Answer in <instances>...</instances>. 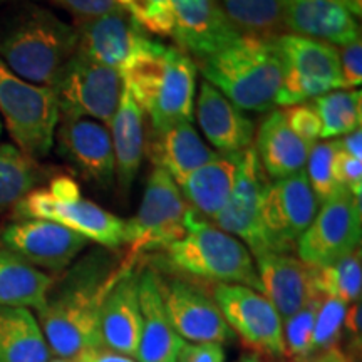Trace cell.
Wrapping results in <instances>:
<instances>
[{"label":"cell","mask_w":362,"mask_h":362,"mask_svg":"<svg viewBox=\"0 0 362 362\" xmlns=\"http://www.w3.org/2000/svg\"><path fill=\"white\" fill-rule=\"evenodd\" d=\"M126 265L136 264L126 262L116 250L98 247L76 262L57 285L54 282L39 310V325L52 354L71 359L103 347L101 307Z\"/></svg>","instance_id":"cell-1"},{"label":"cell","mask_w":362,"mask_h":362,"mask_svg":"<svg viewBox=\"0 0 362 362\" xmlns=\"http://www.w3.org/2000/svg\"><path fill=\"white\" fill-rule=\"evenodd\" d=\"M0 13V61L33 84L52 88L78 49V29L35 2L7 6Z\"/></svg>","instance_id":"cell-2"},{"label":"cell","mask_w":362,"mask_h":362,"mask_svg":"<svg viewBox=\"0 0 362 362\" xmlns=\"http://www.w3.org/2000/svg\"><path fill=\"white\" fill-rule=\"evenodd\" d=\"M203 79L243 111L275 107L284 78L277 40L240 37L221 51L193 61Z\"/></svg>","instance_id":"cell-3"},{"label":"cell","mask_w":362,"mask_h":362,"mask_svg":"<svg viewBox=\"0 0 362 362\" xmlns=\"http://www.w3.org/2000/svg\"><path fill=\"white\" fill-rule=\"evenodd\" d=\"M163 265L176 275L247 285L262 292L255 260L245 243L189 208L183 238L163 250Z\"/></svg>","instance_id":"cell-4"},{"label":"cell","mask_w":362,"mask_h":362,"mask_svg":"<svg viewBox=\"0 0 362 362\" xmlns=\"http://www.w3.org/2000/svg\"><path fill=\"white\" fill-rule=\"evenodd\" d=\"M19 218L51 220L83 235L99 247L119 250L124 247L126 220L81 197L79 185L69 176H57L47 188H35L17 203Z\"/></svg>","instance_id":"cell-5"},{"label":"cell","mask_w":362,"mask_h":362,"mask_svg":"<svg viewBox=\"0 0 362 362\" xmlns=\"http://www.w3.org/2000/svg\"><path fill=\"white\" fill-rule=\"evenodd\" d=\"M61 119L52 88L33 84L8 71L0 61V121L13 146L33 160H44L54 148Z\"/></svg>","instance_id":"cell-6"},{"label":"cell","mask_w":362,"mask_h":362,"mask_svg":"<svg viewBox=\"0 0 362 362\" xmlns=\"http://www.w3.org/2000/svg\"><path fill=\"white\" fill-rule=\"evenodd\" d=\"M188 210L175 180L155 166L146 181L138 214L126 220L124 247H128V253L124 260L136 264L143 253L163 252L183 238Z\"/></svg>","instance_id":"cell-7"},{"label":"cell","mask_w":362,"mask_h":362,"mask_svg":"<svg viewBox=\"0 0 362 362\" xmlns=\"http://www.w3.org/2000/svg\"><path fill=\"white\" fill-rule=\"evenodd\" d=\"M284 78L275 106L309 103L329 90L341 89V67L336 45L302 35L277 39Z\"/></svg>","instance_id":"cell-8"},{"label":"cell","mask_w":362,"mask_h":362,"mask_svg":"<svg viewBox=\"0 0 362 362\" xmlns=\"http://www.w3.org/2000/svg\"><path fill=\"white\" fill-rule=\"evenodd\" d=\"M52 90L61 117H89L110 129L123 83L119 71L74 54L57 76Z\"/></svg>","instance_id":"cell-9"},{"label":"cell","mask_w":362,"mask_h":362,"mask_svg":"<svg viewBox=\"0 0 362 362\" xmlns=\"http://www.w3.org/2000/svg\"><path fill=\"white\" fill-rule=\"evenodd\" d=\"M361 232V197L342 188L319 206L314 221L298 238L297 255L310 267L332 265L359 248Z\"/></svg>","instance_id":"cell-10"},{"label":"cell","mask_w":362,"mask_h":362,"mask_svg":"<svg viewBox=\"0 0 362 362\" xmlns=\"http://www.w3.org/2000/svg\"><path fill=\"white\" fill-rule=\"evenodd\" d=\"M305 170L270 181L260 208V223L270 253H291L319 211Z\"/></svg>","instance_id":"cell-11"},{"label":"cell","mask_w":362,"mask_h":362,"mask_svg":"<svg viewBox=\"0 0 362 362\" xmlns=\"http://www.w3.org/2000/svg\"><path fill=\"white\" fill-rule=\"evenodd\" d=\"M214 300L245 346L270 357L285 356L282 317L264 293L247 285L216 284Z\"/></svg>","instance_id":"cell-12"},{"label":"cell","mask_w":362,"mask_h":362,"mask_svg":"<svg viewBox=\"0 0 362 362\" xmlns=\"http://www.w3.org/2000/svg\"><path fill=\"white\" fill-rule=\"evenodd\" d=\"M158 275L166 315L175 332L189 342H228L233 330L215 300L200 285L181 275Z\"/></svg>","instance_id":"cell-13"},{"label":"cell","mask_w":362,"mask_h":362,"mask_svg":"<svg viewBox=\"0 0 362 362\" xmlns=\"http://www.w3.org/2000/svg\"><path fill=\"white\" fill-rule=\"evenodd\" d=\"M270 180L267 176L255 148L240 153L238 170L228 202L214 221L223 232L242 238L253 257L269 252L260 223V208Z\"/></svg>","instance_id":"cell-14"},{"label":"cell","mask_w":362,"mask_h":362,"mask_svg":"<svg viewBox=\"0 0 362 362\" xmlns=\"http://www.w3.org/2000/svg\"><path fill=\"white\" fill-rule=\"evenodd\" d=\"M88 245L83 235L51 220L22 218L0 230V247L39 270H66Z\"/></svg>","instance_id":"cell-15"},{"label":"cell","mask_w":362,"mask_h":362,"mask_svg":"<svg viewBox=\"0 0 362 362\" xmlns=\"http://www.w3.org/2000/svg\"><path fill=\"white\" fill-rule=\"evenodd\" d=\"M54 146L86 181L110 188L116 178L111 133L99 121L89 117H61Z\"/></svg>","instance_id":"cell-16"},{"label":"cell","mask_w":362,"mask_h":362,"mask_svg":"<svg viewBox=\"0 0 362 362\" xmlns=\"http://www.w3.org/2000/svg\"><path fill=\"white\" fill-rule=\"evenodd\" d=\"M176 47L193 61L215 54L240 35L225 19L218 0H171Z\"/></svg>","instance_id":"cell-17"},{"label":"cell","mask_w":362,"mask_h":362,"mask_svg":"<svg viewBox=\"0 0 362 362\" xmlns=\"http://www.w3.org/2000/svg\"><path fill=\"white\" fill-rule=\"evenodd\" d=\"M194 117L218 155H237L253 146L255 123L205 79L194 104Z\"/></svg>","instance_id":"cell-18"},{"label":"cell","mask_w":362,"mask_h":362,"mask_svg":"<svg viewBox=\"0 0 362 362\" xmlns=\"http://www.w3.org/2000/svg\"><path fill=\"white\" fill-rule=\"evenodd\" d=\"M103 346L117 354L138 356L141 337V309L138 298V272L126 265L107 292L101 307Z\"/></svg>","instance_id":"cell-19"},{"label":"cell","mask_w":362,"mask_h":362,"mask_svg":"<svg viewBox=\"0 0 362 362\" xmlns=\"http://www.w3.org/2000/svg\"><path fill=\"white\" fill-rule=\"evenodd\" d=\"M288 34L324 40L342 47L361 39L359 21L342 0H284Z\"/></svg>","instance_id":"cell-20"},{"label":"cell","mask_w":362,"mask_h":362,"mask_svg":"<svg viewBox=\"0 0 362 362\" xmlns=\"http://www.w3.org/2000/svg\"><path fill=\"white\" fill-rule=\"evenodd\" d=\"M262 293L282 319L300 310L319 296L312 285V267L291 253H265L255 259Z\"/></svg>","instance_id":"cell-21"},{"label":"cell","mask_w":362,"mask_h":362,"mask_svg":"<svg viewBox=\"0 0 362 362\" xmlns=\"http://www.w3.org/2000/svg\"><path fill=\"white\" fill-rule=\"evenodd\" d=\"M197 66L193 59L176 45H168L165 79L146 116L149 131H163L176 123H193Z\"/></svg>","instance_id":"cell-22"},{"label":"cell","mask_w":362,"mask_h":362,"mask_svg":"<svg viewBox=\"0 0 362 362\" xmlns=\"http://www.w3.org/2000/svg\"><path fill=\"white\" fill-rule=\"evenodd\" d=\"M138 298L141 337L136 359L139 362H176L185 341L171 327L155 269L148 267L138 272Z\"/></svg>","instance_id":"cell-23"},{"label":"cell","mask_w":362,"mask_h":362,"mask_svg":"<svg viewBox=\"0 0 362 362\" xmlns=\"http://www.w3.org/2000/svg\"><path fill=\"white\" fill-rule=\"evenodd\" d=\"M74 25L78 29L76 54L116 71L124 64L139 37L146 34L129 12L107 13Z\"/></svg>","instance_id":"cell-24"},{"label":"cell","mask_w":362,"mask_h":362,"mask_svg":"<svg viewBox=\"0 0 362 362\" xmlns=\"http://www.w3.org/2000/svg\"><path fill=\"white\" fill-rule=\"evenodd\" d=\"M144 146H148V156L155 166L165 170L176 185L218 155L203 141L189 121L176 123L163 131H149Z\"/></svg>","instance_id":"cell-25"},{"label":"cell","mask_w":362,"mask_h":362,"mask_svg":"<svg viewBox=\"0 0 362 362\" xmlns=\"http://www.w3.org/2000/svg\"><path fill=\"white\" fill-rule=\"evenodd\" d=\"M255 151L270 181L288 178L305 170L312 144L297 136L282 110H272L255 129Z\"/></svg>","instance_id":"cell-26"},{"label":"cell","mask_w":362,"mask_h":362,"mask_svg":"<svg viewBox=\"0 0 362 362\" xmlns=\"http://www.w3.org/2000/svg\"><path fill=\"white\" fill-rule=\"evenodd\" d=\"M240 153L216 155L178 185L185 202L203 218L214 220L223 210L232 193Z\"/></svg>","instance_id":"cell-27"},{"label":"cell","mask_w":362,"mask_h":362,"mask_svg":"<svg viewBox=\"0 0 362 362\" xmlns=\"http://www.w3.org/2000/svg\"><path fill=\"white\" fill-rule=\"evenodd\" d=\"M111 141L117 185L123 192L133 187L144 155V112L123 86L119 106L112 117Z\"/></svg>","instance_id":"cell-28"},{"label":"cell","mask_w":362,"mask_h":362,"mask_svg":"<svg viewBox=\"0 0 362 362\" xmlns=\"http://www.w3.org/2000/svg\"><path fill=\"white\" fill-rule=\"evenodd\" d=\"M166 62H168V45L144 34L136 42L124 64L119 67L121 83L129 90L144 115L161 88Z\"/></svg>","instance_id":"cell-29"},{"label":"cell","mask_w":362,"mask_h":362,"mask_svg":"<svg viewBox=\"0 0 362 362\" xmlns=\"http://www.w3.org/2000/svg\"><path fill=\"white\" fill-rule=\"evenodd\" d=\"M0 362H51V351L27 307H0Z\"/></svg>","instance_id":"cell-30"},{"label":"cell","mask_w":362,"mask_h":362,"mask_svg":"<svg viewBox=\"0 0 362 362\" xmlns=\"http://www.w3.org/2000/svg\"><path fill=\"white\" fill-rule=\"evenodd\" d=\"M54 282L52 275L0 247V307H33L39 312Z\"/></svg>","instance_id":"cell-31"},{"label":"cell","mask_w":362,"mask_h":362,"mask_svg":"<svg viewBox=\"0 0 362 362\" xmlns=\"http://www.w3.org/2000/svg\"><path fill=\"white\" fill-rule=\"evenodd\" d=\"M218 4L240 37L274 42L288 34L284 0H218Z\"/></svg>","instance_id":"cell-32"},{"label":"cell","mask_w":362,"mask_h":362,"mask_svg":"<svg viewBox=\"0 0 362 362\" xmlns=\"http://www.w3.org/2000/svg\"><path fill=\"white\" fill-rule=\"evenodd\" d=\"M310 103L320 119V139L341 138L361 128V89H334Z\"/></svg>","instance_id":"cell-33"},{"label":"cell","mask_w":362,"mask_h":362,"mask_svg":"<svg viewBox=\"0 0 362 362\" xmlns=\"http://www.w3.org/2000/svg\"><path fill=\"white\" fill-rule=\"evenodd\" d=\"M312 285L320 297L342 300L344 304H356L362 291L361 250L349 253L336 264L312 267Z\"/></svg>","instance_id":"cell-34"},{"label":"cell","mask_w":362,"mask_h":362,"mask_svg":"<svg viewBox=\"0 0 362 362\" xmlns=\"http://www.w3.org/2000/svg\"><path fill=\"white\" fill-rule=\"evenodd\" d=\"M40 178L37 161L13 144H0V208L16 206L35 189Z\"/></svg>","instance_id":"cell-35"},{"label":"cell","mask_w":362,"mask_h":362,"mask_svg":"<svg viewBox=\"0 0 362 362\" xmlns=\"http://www.w3.org/2000/svg\"><path fill=\"white\" fill-rule=\"evenodd\" d=\"M334 151H336L334 139H322V141L312 144L309 158H307V181H309L312 193H314L319 205H322L330 197H334L339 189H342L336 183L332 175Z\"/></svg>","instance_id":"cell-36"},{"label":"cell","mask_w":362,"mask_h":362,"mask_svg":"<svg viewBox=\"0 0 362 362\" xmlns=\"http://www.w3.org/2000/svg\"><path fill=\"white\" fill-rule=\"evenodd\" d=\"M322 298L324 297L320 296L310 298L300 310H297L296 314L285 319L287 320L284 329L285 356H291L292 359H305V357H310L315 317L317 312H319Z\"/></svg>","instance_id":"cell-37"},{"label":"cell","mask_w":362,"mask_h":362,"mask_svg":"<svg viewBox=\"0 0 362 362\" xmlns=\"http://www.w3.org/2000/svg\"><path fill=\"white\" fill-rule=\"evenodd\" d=\"M347 304L337 298L325 297L320 302L319 312L315 317L314 336H312V354L329 351L336 347L344 329Z\"/></svg>","instance_id":"cell-38"},{"label":"cell","mask_w":362,"mask_h":362,"mask_svg":"<svg viewBox=\"0 0 362 362\" xmlns=\"http://www.w3.org/2000/svg\"><path fill=\"white\" fill-rule=\"evenodd\" d=\"M129 16L146 34L160 35V37L173 35L171 0H133Z\"/></svg>","instance_id":"cell-39"},{"label":"cell","mask_w":362,"mask_h":362,"mask_svg":"<svg viewBox=\"0 0 362 362\" xmlns=\"http://www.w3.org/2000/svg\"><path fill=\"white\" fill-rule=\"evenodd\" d=\"M74 17L76 24L115 12H129L133 0H49Z\"/></svg>","instance_id":"cell-40"},{"label":"cell","mask_w":362,"mask_h":362,"mask_svg":"<svg viewBox=\"0 0 362 362\" xmlns=\"http://www.w3.org/2000/svg\"><path fill=\"white\" fill-rule=\"evenodd\" d=\"M282 112L291 129L304 141L309 144L320 141V119L310 101L284 107Z\"/></svg>","instance_id":"cell-41"},{"label":"cell","mask_w":362,"mask_h":362,"mask_svg":"<svg viewBox=\"0 0 362 362\" xmlns=\"http://www.w3.org/2000/svg\"><path fill=\"white\" fill-rule=\"evenodd\" d=\"M336 146V141H334ZM332 175L339 187L347 189L356 197L362 194V160L352 158L336 146L332 158Z\"/></svg>","instance_id":"cell-42"},{"label":"cell","mask_w":362,"mask_h":362,"mask_svg":"<svg viewBox=\"0 0 362 362\" xmlns=\"http://www.w3.org/2000/svg\"><path fill=\"white\" fill-rule=\"evenodd\" d=\"M339 67H341V89H359L362 84V42L337 47Z\"/></svg>","instance_id":"cell-43"},{"label":"cell","mask_w":362,"mask_h":362,"mask_svg":"<svg viewBox=\"0 0 362 362\" xmlns=\"http://www.w3.org/2000/svg\"><path fill=\"white\" fill-rule=\"evenodd\" d=\"M176 362H225V351L218 342H185Z\"/></svg>","instance_id":"cell-44"},{"label":"cell","mask_w":362,"mask_h":362,"mask_svg":"<svg viewBox=\"0 0 362 362\" xmlns=\"http://www.w3.org/2000/svg\"><path fill=\"white\" fill-rule=\"evenodd\" d=\"M78 362H136L133 357L117 354L115 351L104 349V347H96V349L83 351L76 356Z\"/></svg>","instance_id":"cell-45"},{"label":"cell","mask_w":362,"mask_h":362,"mask_svg":"<svg viewBox=\"0 0 362 362\" xmlns=\"http://www.w3.org/2000/svg\"><path fill=\"white\" fill-rule=\"evenodd\" d=\"M336 146L341 149L342 153L349 155L352 158H359L362 160V129H356L349 134H344L341 138L334 139Z\"/></svg>","instance_id":"cell-46"},{"label":"cell","mask_w":362,"mask_h":362,"mask_svg":"<svg viewBox=\"0 0 362 362\" xmlns=\"http://www.w3.org/2000/svg\"><path fill=\"white\" fill-rule=\"evenodd\" d=\"M344 327L351 332V336L357 339L361 344V302L352 304L349 309L346 310V317H344Z\"/></svg>","instance_id":"cell-47"},{"label":"cell","mask_w":362,"mask_h":362,"mask_svg":"<svg viewBox=\"0 0 362 362\" xmlns=\"http://www.w3.org/2000/svg\"><path fill=\"white\" fill-rule=\"evenodd\" d=\"M314 362H351L349 357L344 354L342 351H339L337 347H332V349L319 352L315 357H312Z\"/></svg>","instance_id":"cell-48"},{"label":"cell","mask_w":362,"mask_h":362,"mask_svg":"<svg viewBox=\"0 0 362 362\" xmlns=\"http://www.w3.org/2000/svg\"><path fill=\"white\" fill-rule=\"evenodd\" d=\"M342 4L346 6L347 11H349L357 21L361 19V16H362V0H342Z\"/></svg>","instance_id":"cell-49"},{"label":"cell","mask_w":362,"mask_h":362,"mask_svg":"<svg viewBox=\"0 0 362 362\" xmlns=\"http://www.w3.org/2000/svg\"><path fill=\"white\" fill-rule=\"evenodd\" d=\"M19 2H34V0H0V7H7V6H12V4H19Z\"/></svg>","instance_id":"cell-50"},{"label":"cell","mask_w":362,"mask_h":362,"mask_svg":"<svg viewBox=\"0 0 362 362\" xmlns=\"http://www.w3.org/2000/svg\"><path fill=\"white\" fill-rule=\"evenodd\" d=\"M51 362H78V361H76V357H71V359H62V357H56V359L51 361Z\"/></svg>","instance_id":"cell-51"},{"label":"cell","mask_w":362,"mask_h":362,"mask_svg":"<svg viewBox=\"0 0 362 362\" xmlns=\"http://www.w3.org/2000/svg\"><path fill=\"white\" fill-rule=\"evenodd\" d=\"M240 362H262L259 357H255V356H252V357H245V359H242Z\"/></svg>","instance_id":"cell-52"},{"label":"cell","mask_w":362,"mask_h":362,"mask_svg":"<svg viewBox=\"0 0 362 362\" xmlns=\"http://www.w3.org/2000/svg\"><path fill=\"white\" fill-rule=\"evenodd\" d=\"M293 362H314V361H312V357H305V359H296Z\"/></svg>","instance_id":"cell-53"},{"label":"cell","mask_w":362,"mask_h":362,"mask_svg":"<svg viewBox=\"0 0 362 362\" xmlns=\"http://www.w3.org/2000/svg\"><path fill=\"white\" fill-rule=\"evenodd\" d=\"M0 136H2V121H0Z\"/></svg>","instance_id":"cell-54"}]
</instances>
